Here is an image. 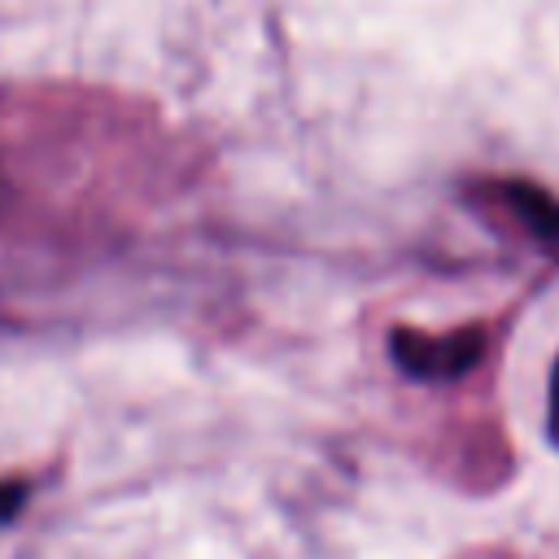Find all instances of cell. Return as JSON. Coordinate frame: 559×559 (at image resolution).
<instances>
[{"label":"cell","instance_id":"1","mask_svg":"<svg viewBox=\"0 0 559 559\" xmlns=\"http://www.w3.org/2000/svg\"><path fill=\"white\" fill-rule=\"evenodd\" d=\"M485 332L489 328H454V332H415L397 328L393 332V362L415 376V380H459L485 358Z\"/></svg>","mask_w":559,"mask_h":559},{"label":"cell","instance_id":"2","mask_svg":"<svg viewBox=\"0 0 559 559\" xmlns=\"http://www.w3.org/2000/svg\"><path fill=\"white\" fill-rule=\"evenodd\" d=\"M476 197L485 210L511 218L528 245L559 258V201L546 188H537L528 179H489L476 188Z\"/></svg>","mask_w":559,"mask_h":559},{"label":"cell","instance_id":"3","mask_svg":"<svg viewBox=\"0 0 559 559\" xmlns=\"http://www.w3.org/2000/svg\"><path fill=\"white\" fill-rule=\"evenodd\" d=\"M546 432H550V445L559 450V354L550 362V389H546Z\"/></svg>","mask_w":559,"mask_h":559}]
</instances>
